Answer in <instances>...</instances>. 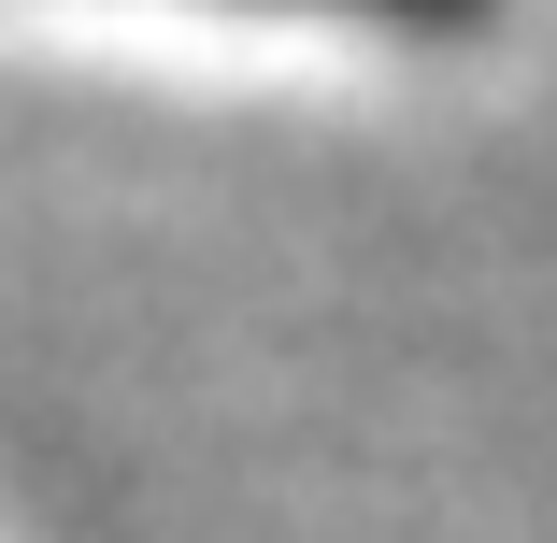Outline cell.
Masks as SVG:
<instances>
[{"mask_svg":"<svg viewBox=\"0 0 557 543\" xmlns=\"http://www.w3.org/2000/svg\"><path fill=\"white\" fill-rule=\"evenodd\" d=\"M286 15H372V29H472L486 0H286Z\"/></svg>","mask_w":557,"mask_h":543,"instance_id":"1","label":"cell"}]
</instances>
